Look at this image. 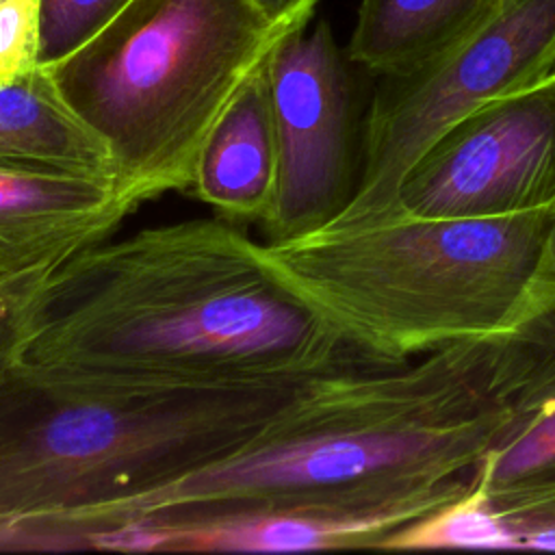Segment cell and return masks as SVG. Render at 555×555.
Here are the masks:
<instances>
[{
  "label": "cell",
  "mask_w": 555,
  "mask_h": 555,
  "mask_svg": "<svg viewBox=\"0 0 555 555\" xmlns=\"http://www.w3.org/2000/svg\"><path fill=\"white\" fill-rule=\"evenodd\" d=\"M494 336L442 345L418 362L351 360L319 373L249 442L147 492L9 525L20 551H72L87 531L269 509L425 516L468 490L514 408L494 384Z\"/></svg>",
  "instance_id": "6da1fadb"
},
{
  "label": "cell",
  "mask_w": 555,
  "mask_h": 555,
  "mask_svg": "<svg viewBox=\"0 0 555 555\" xmlns=\"http://www.w3.org/2000/svg\"><path fill=\"white\" fill-rule=\"evenodd\" d=\"M39 69V0H0V87Z\"/></svg>",
  "instance_id": "ac0fdd59"
},
{
  "label": "cell",
  "mask_w": 555,
  "mask_h": 555,
  "mask_svg": "<svg viewBox=\"0 0 555 555\" xmlns=\"http://www.w3.org/2000/svg\"><path fill=\"white\" fill-rule=\"evenodd\" d=\"M0 167L115 178L106 143L69 108L43 67L0 87Z\"/></svg>",
  "instance_id": "8fae6325"
},
{
  "label": "cell",
  "mask_w": 555,
  "mask_h": 555,
  "mask_svg": "<svg viewBox=\"0 0 555 555\" xmlns=\"http://www.w3.org/2000/svg\"><path fill=\"white\" fill-rule=\"evenodd\" d=\"M22 360L82 375L236 386L362 358L280 273L264 243L206 217L108 236L61 262Z\"/></svg>",
  "instance_id": "7a4b0ae2"
},
{
  "label": "cell",
  "mask_w": 555,
  "mask_h": 555,
  "mask_svg": "<svg viewBox=\"0 0 555 555\" xmlns=\"http://www.w3.org/2000/svg\"><path fill=\"white\" fill-rule=\"evenodd\" d=\"M494 340V384L514 408L505 442L555 408V215L516 319Z\"/></svg>",
  "instance_id": "4fadbf2b"
},
{
  "label": "cell",
  "mask_w": 555,
  "mask_h": 555,
  "mask_svg": "<svg viewBox=\"0 0 555 555\" xmlns=\"http://www.w3.org/2000/svg\"><path fill=\"white\" fill-rule=\"evenodd\" d=\"M553 215H395L264 245L353 353L401 364L462 338L507 332Z\"/></svg>",
  "instance_id": "277c9868"
},
{
  "label": "cell",
  "mask_w": 555,
  "mask_h": 555,
  "mask_svg": "<svg viewBox=\"0 0 555 555\" xmlns=\"http://www.w3.org/2000/svg\"><path fill=\"white\" fill-rule=\"evenodd\" d=\"M137 208L115 178L0 167V282L65 262Z\"/></svg>",
  "instance_id": "9c48e42d"
},
{
  "label": "cell",
  "mask_w": 555,
  "mask_h": 555,
  "mask_svg": "<svg viewBox=\"0 0 555 555\" xmlns=\"http://www.w3.org/2000/svg\"><path fill=\"white\" fill-rule=\"evenodd\" d=\"M132 0H39V67L48 69L106 28Z\"/></svg>",
  "instance_id": "2e32d148"
},
{
  "label": "cell",
  "mask_w": 555,
  "mask_h": 555,
  "mask_svg": "<svg viewBox=\"0 0 555 555\" xmlns=\"http://www.w3.org/2000/svg\"><path fill=\"white\" fill-rule=\"evenodd\" d=\"M56 267H39L0 282V375L24 358L39 304Z\"/></svg>",
  "instance_id": "e0dca14e"
},
{
  "label": "cell",
  "mask_w": 555,
  "mask_h": 555,
  "mask_svg": "<svg viewBox=\"0 0 555 555\" xmlns=\"http://www.w3.org/2000/svg\"><path fill=\"white\" fill-rule=\"evenodd\" d=\"M518 540V548L555 551V483L488 501Z\"/></svg>",
  "instance_id": "d6986e66"
},
{
  "label": "cell",
  "mask_w": 555,
  "mask_h": 555,
  "mask_svg": "<svg viewBox=\"0 0 555 555\" xmlns=\"http://www.w3.org/2000/svg\"><path fill=\"white\" fill-rule=\"evenodd\" d=\"M555 69V0H505L481 26L405 74L379 76L364 113L362 173L327 228L384 221L408 169L477 106L531 87Z\"/></svg>",
  "instance_id": "8992f818"
},
{
  "label": "cell",
  "mask_w": 555,
  "mask_h": 555,
  "mask_svg": "<svg viewBox=\"0 0 555 555\" xmlns=\"http://www.w3.org/2000/svg\"><path fill=\"white\" fill-rule=\"evenodd\" d=\"M518 548L516 535L483 494L466 490L423 518L390 533L382 551L403 548Z\"/></svg>",
  "instance_id": "5bb4252c"
},
{
  "label": "cell",
  "mask_w": 555,
  "mask_h": 555,
  "mask_svg": "<svg viewBox=\"0 0 555 555\" xmlns=\"http://www.w3.org/2000/svg\"><path fill=\"white\" fill-rule=\"evenodd\" d=\"M278 184V137L267 63L212 130L189 195L234 223H260Z\"/></svg>",
  "instance_id": "30bf717a"
},
{
  "label": "cell",
  "mask_w": 555,
  "mask_h": 555,
  "mask_svg": "<svg viewBox=\"0 0 555 555\" xmlns=\"http://www.w3.org/2000/svg\"><path fill=\"white\" fill-rule=\"evenodd\" d=\"M262 15L280 26H299L310 24L317 0H251Z\"/></svg>",
  "instance_id": "ffe728a7"
},
{
  "label": "cell",
  "mask_w": 555,
  "mask_h": 555,
  "mask_svg": "<svg viewBox=\"0 0 555 555\" xmlns=\"http://www.w3.org/2000/svg\"><path fill=\"white\" fill-rule=\"evenodd\" d=\"M293 28L251 0H132L48 74L141 206L191 191L212 130Z\"/></svg>",
  "instance_id": "5b68a950"
},
{
  "label": "cell",
  "mask_w": 555,
  "mask_h": 555,
  "mask_svg": "<svg viewBox=\"0 0 555 555\" xmlns=\"http://www.w3.org/2000/svg\"><path fill=\"white\" fill-rule=\"evenodd\" d=\"M555 483V408L496 444L468 473V488L486 501Z\"/></svg>",
  "instance_id": "9a60e30c"
},
{
  "label": "cell",
  "mask_w": 555,
  "mask_h": 555,
  "mask_svg": "<svg viewBox=\"0 0 555 555\" xmlns=\"http://www.w3.org/2000/svg\"><path fill=\"white\" fill-rule=\"evenodd\" d=\"M351 65L327 22L288 30L267 61L278 137L275 195L260 221L269 245L332 225L358 191L366 111Z\"/></svg>",
  "instance_id": "52a82bcc"
},
{
  "label": "cell",
  "mask_w": 555,
  "mask_h": 555,
  "mask_svg": "<svg viewBox=\"0 0 555 555\" xmlns=\"http://www.w3.org/2000/svg\"><path fill=\"white\" fill-rule=\"evenodd\" d=\"M553 208L555 69L442 130L408 169L390 217L477 219Z\"/></svg>",
  "instance_id": "ba28073f"
},
{
  "label": "cell",
  "mask_w": 555,
  "mask_h": 555,
  "mask_svg": "<svg viewBox=\"0 0 555 555\" xmlns=\"http://www.w3.org/2000/svg\"><path fill=\"white\" fill-rule=\"evenodd\" d=\"M505 0H362L347 48L353 65L375 74H405L486 20Z\"/></svg>",
  "instance_id": "7c38bea8"
},
{
  "label": "cell",
  "mask_w": 555,
  "mask_h": 555,
  "mask_svg": "<svg viewBox=\"0 0 555 555\" xmlns=\"http://www.w3.org/2000/svg\"><path fill=\"white\" fill-rule=\"evenodd\" d=\"M317 375L186 386L20 360L0 375V525L100 507L202 468L278 421Z\"/></svg>",
  "instance_id": "3957f363"
}]
</instances>
